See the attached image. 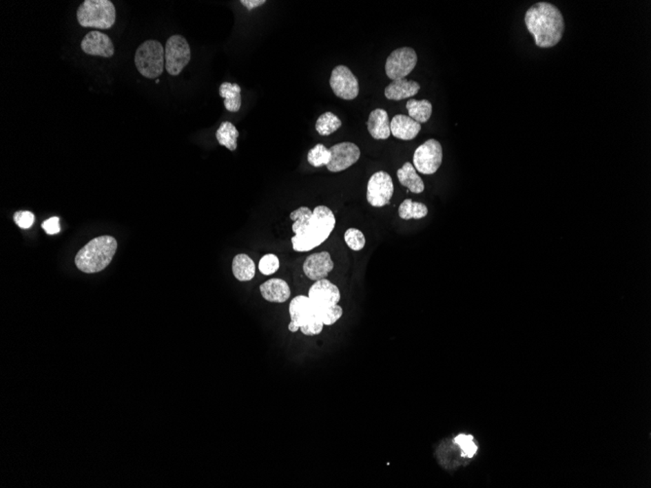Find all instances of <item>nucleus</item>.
Wrapping results in <instances>:
<instances>
[{
    "label": "nucleus",
    "instance_id": "obj_1",
    "mask_svg": "<svg viewBox=\"0 0 651 488\" xmlns=\"http://www.w3.org/2000/svg\"><path fill=\"white\" fill-rule=\"evenodd\" d=\"M291 226L295 235L291 237L293 250L298 253L309 252L328 240L335 226V213L326 206H317L313 211L300 207L291 213Z\"/></svg>",
    "mask_w": 651,
    "mask_h": 488
},
{
    "label": "nucleus",
    "instance_id": "obj_2",
    "mask_svg": "<svg viewBox=\"0 0 651 488\" xmlns=\"http://www.w3.org/2000/svg\"><path fill=\"white\" fill-rule=\"evenodd\" d=\"M526 29L540 48H551L563 39L565 19L558 7L549 2H538L526 11Z\"/></svg>",
    "mask_w": 651,
    "mask_h": 488
},
{
    "label": "nucleus",
    "instance_id": "obj_3",
    "mask_svg": "<svg viewBox=\"0 0 651 488\" xmlns=\"http://www.w3.org/2000/svg\"><path fill=\"white\" fill-rule=\"evenodd\" d=\"M116 250L117 242L114 237H97L77 253L75 264L84 273H97L107 268Z\"/></svg>",
    "mask_w": 651,
    "mask_h": 488
},
{
    "label": "nucleus",
    "instance_id": "obj_4",
    "mask_svg": "<svg viewBox=\"0 0 651 488\" xmlns=\"http://www.w3.org/2000/svg\"><path fill=\"white\" fill-rule=\"evenodd\" d=\"M81 27L110 30L116 20V11L110 0H85L77 10Z\"/></svg>",
    "mask_w": 651,
    "mask_h": 488
},
{
    "label": "nucleus",
    "instance_id": "obj_5",
    "mask_svg": "<svg viewBox=\"0 0 651 488\" xmlns=\"http://www.w3.org/2000/svg\"><path fill=\"white\" fill-rule=\"evenodd\" d=\"M135 65L143 76L158 78L165 67V49L157 41L143 42L136 51Z\"/></svg>",
    "mask_w": 651,
    "mask_h": 488
},
{
    "label": "nucleus",
    "instance_id": "obj_6",
    "mask_svg": "<svg viewBox=\"0 0 651 488\" xmlns=\"http://www.w3.org/2000/svg\"><path fill=\"white\" fill-rule=\"evenodd\" d=\"M192 51L189 42L180 34L173 35L166 42L165 69L169 74L177 76L189 65Z\"/></svg>",
    "mask_w": 651,
    "mask_h": 488
},
{
    "label": "nucleus",
    "instance_id": "obj_7",
    "mask_svg": "<svg viewBox=\"0 0 651 488\" xmlns=\"http://www.w3.org/2000/svg\"><path fill=\"white\" fill-rule=\"evenodd\" d=\"M413 167L423 175H433L443 162V149L438 140L430 138L415 149L413 157Z\"/></svg>",
    "mask_w": 651,
    "mask_h": 488
},
{
    "label": "nucleus",
    "instance_id": "obj_8",
    "mask_svg": "<svg viewBox=\"0 0 651 488\" xmlns=\"http://www.w3.org/2000/svg\"><path fill=\"white\" fill-rule=\"evenodd\" d=\"M394 194L391 176L384 171L373 173L366 187V200L373 207L382 208L389 205Z\"/></svg>",
    "mask_w": 651,
    "mask_h": 488
},
{
    "label": "nucleus",
    "instance_id": "obj_9",
    "mask_svg": "<svg viewBox=\"0 0 651 488\" xmlns=\"http://www.w3.org/2000/svg\"><path fill=\"white\" fill-rule=\"evenodd\" d=\"M417 63V55L410 47L396 49L385 63V72L391 81L404 79L413 72Z\"/></svg>",
    "mask_w": 651,
    "mask_h": 488
},
{
    "label": "nucleus",
    "instance_id": "obj_10",
    "mask_svg": "<svg viewBox=\"0 0 651 488\" xmlns=\"http://www.w3.org/2000/svg\"><path fill=\"white\" fill-rule=\"evenodd\" d=\"M330 85L335 95L342 100H352L358 97V79L345 65H338L333 70Z\"/></svg>",
    "mask_w": 651,
    "mask_h": 488
},
{
    "label": "nucleus",
    "instance_id": "obj_11",
    "mask_svg": "<svg viewBox=\"0 0 651 488\" xmlns=\"http://www.w3.org/2000/svg\"><path fill=\"white\" fill-rule=\"evenodd\" d=\"M309 297L314 306L321 312L338 305L340 300V288L328 279L315 282L309 290Z\"/></svg>",
    "mask_w": 651,
    "mask_h": 488
},
{
    "label": "nucleus",
    "instance_id": "obj_12",
    "mask_svg": "<svg viewBox=\"0 0 651 488\" xmlns=\"http://www.w3.org/2000/svg\"><path fill=\"white\" fill-rule=\"evenodd\" d=\"M331 160L327 168L330 172L338 173L347 170L359 160L360 149L353 142H344L331 147Z\"/></svg>",
    "mask_w": 651,
    "mask_h": 488
},
{
    "label": "nucleus",
    "instance_id": "obj_13",
    "mask_svg": "<svg viewBox=\"0 0 651 488\" xmlns=\"http://www.w3.org/2000/svg\"><path fill=\"white\" fill-rule=\"evenodd\" d=\"M291 323L298 328L304 327L316 322H321L320 312L314 306L309 297L298 295L291 299L289 305Z\"/></svg>",
    "mask_w": 651,
    "mask_h": 488
},
{
    "label": "nucleus",
    "instance_id": "obj_14",
    "mask_svg": "<svg viewBox=\"0 0 651 488\" xmlns=\"http://www.w3.org/2000/svg\"><path fill=\"white\" fill-rule=\"evenodd\" d=\"M333 267L335 264L328 252L312 253L307 257L302 265L305 276L314 282L327 279Z\"/></svg>",
    "mask_w": 651,
    "mask_h": 488
},
{
    "label": "nucleus",
    "instance_id": "obj_15",
    "mask_svg": "<svg viewBox=\"0 0 651 488\" xmlns=\"http://www.w3.org/2000/svg\"><path fill=\"white\" fill-rule=\"evenodd\" d=\"M81 49L88 55L100 56L103 58L112 57L114 54V46L112 39L107 34L97 30L86 34L81 42Z\"/></svg>",
    "mask_w": 651,
    "mask_h": 488
},
{
    "label": "nucleus",
    "instance_id": "obj_16",
    "mask_svg": "<svg viewBox=\"0 0 651 488\" xmlns=\"http://www.w3.org/2000/svg\"><path fill=\"white\" fill-rule=\"evenodd\" d=\"M422 130V125L410 116L404 114L395 115L390 121L392 136L402 140H411L417 138Z\"/></svg>",
    "mask_w": 651,
    "mask_h": 488
},
{
    "label": "nucleus",
    "instance_id": "obj_17",
    "mask_svg": "<svg viewBox=\"0 0 651 488\" xmlns=\"http://www.w3.org/2000/svg\"><path fill=\"white\" fill-rule=\"evenodd\" d=\"M260 292L263 299L273 304H284L291 297V288L288 284L279 278H272L265 282L260 285Z\"/></svg>",
    "mask_w": 651,
    "mask_h": 488
},
{
    "label": "nucleus",
    "instance_id": "obj_18",
    "mask_svg": "<svg viewBox=\"0 0 651 488\" xmlns=\"http://www.w3.org/2000/svg\"><path fill=\"white\" fill-rule=\"evenodd\" d=\"M366 127L375 140H387L391 136L389 114L384 109L373 110L369 116Z\"/></svg>",
    "mask_w": 651,
    "mask_h": 488
},
{
    "label": "nucleus",
    "instance_id": "obj_19",
    "mask_svg": "<svg viewBox=\"0 0 651 488\" xmlns=\"http://www.w3.org/2000/svg\"><path fill=\"white\" fill-rule=\"evenodd\" d=\"M420 85L417 81L408 79H398L392 81L385 88V97L391 100H402L404 98L413 97L420 91Z\"/></svg>",
    "mask_w": 651,
    "mask_h": 488
},
{
    "label": "nucleus",
    "instance_id": "obj_20",
    "mask_svg": "<svg viewBox=\"0 0 651 488\" xmlns=\"http://www.w3.org/2000/svg\"><path fill=\"white\" fill-rule=\"evenodd\" d=\"M399 182L413 193L420 194L424 191V182L417 175V170L411 162H406L402 168L397 171Z\"/></svg>",
    "mask_w": 651,
    "mask_h": 488
},
{
    "label": "nucleus",
    "instance_id": "obj_21",
    "mask_svg": "<svg viewBox=\"0 0 651 488\" xmlns=\"http://www.w3.org/2000/svg\"><path fill=\"white\" fill-rule=\"evenodd\" d=\"M232 273L238 281L253 280L256 276L255 262L246 253H239L232 260Z\"/></svg>",
    "mask_w": 651,
    "mask_h": 488
},
{
    "label": "nucleus",
    "instance_id": "obj_22",
    "mask_svg": "<svg viewBox=\"0 0 651 488\" xmlns=\"http://www.w3.org/2000/svg\"><path fill=\"white\" fill-rule=\"evenodd\" d=\"M220 97L223 98V105L225 109L230 112H238L240 110L241 87L237 83L223 82L218 90Z\"/></svg>",
    "mask_w": 651,
    "mask_h": 488
},
{
    "label": "nucleus",
    "instance_id": "obj_23",
    "mask_svg": "<svg viewBox=\"0 0 651 488\" xmlns=\"http://www.w3.org/2000/svg\"><path fill=\"white\" fill-rule=\"evenodd\" d=\"M406 107L409 112V116L420 124L426 123L431 117L432 110H433L432 104L428 100H418L411 98L406 103Z\"/></svg>",
    "mask_w": 651,
    "mask_h": 488
},
{
    "label": "nucleus",
    "instance_id": "obj_24",
    "mask_svg": "<svg viewBox=\"0 0 651 488\" xmlns=\"http://www.w3.org/2000/svg\"><path fill=\"white\" fill-rule=\"evenodd\" d=\"M216 138H217L218 144L227 147L230 151L236 150L239 132L231 122H223L220 126L218 127L217 133H216Z\"/></svg>",
    "mask_w": 651,
    "mask_h": 488
},
{
    "label": "nucleus",
    "instance_id": "obj_25",
    "mask_svg": "<svg viewBox=\"0 0 651 488\" xmlns=\"http://www.w3.org/2000/svg\"><path fill=\"white\" fill-rule=\"evenodd\" d=\"M398 213L402 220H422L428 215V208L420 202L406 199L399 207Z\"/></svg>",
    "mask_w": 651,
    "mask_h": 488
},
{
    "label": "nucleus",
    "instance_id": "obj_26",
    "mask_svg": "<svg viewBox=\"0 0 651 488\" xmlns=\"http://www.w3.org/2000/svg\"><path fill=\"white\" fill-rule=\"evenodd\" d=\"M342 120L337 116V115L333 114V112H325L319 116L318 120L316 121V128L317 133L320 136H330L331 134L337 132L338 129L342 127Z\"/></svg>",
    "mask_w": 651,
    "mask_h": 488
},
{
    "label": "nucleus",
    "instance_id": "obj_27",
    "mask_svg": "<svg viewBox=\"0 0 651 488\" xmlns=\"http://www.w3.org/2000/svg\"><path fill=\"white\" fill-rule=\"evenodd\" d=\"M330 149H327L325 145L318 144L315 145L307 154V161L312 167L320 168L322 166H327L331 160Z\"/></svg>",
    "mask_w": 651,
    "mask_h": 488
},
{
    "label": "nucleus",
    "instance_id": "obj_28",
    "mask_svg": "<svg viewBox=\"0 0 651 488\" xmlns=\"http://www.w3.org/2000/svg\"><path fill=\"white\" fill-rule=\"evenodd\" d=\"M344 241L354 252L363 250L366 245V238L363 232L357 229H349L344 233Z\"/></svg>",
    "mask_w": 651,
    "mask_h": 488
},
{
    "label": "nucleus",
    "instance_id": "obj_29",
    "mask_svg": "<svg viewBox=\"0 0 651 488\" xmlns=\"http://www.w3.org/2000/svg\"><path fill=\"white\" fill-rule=\"evenodd\" d=\"M280 268V260L273 253L263 255L258 264V270L265 276L273 275Z\"/></svg>",
    "mask_w": 651,
    "mask_h": 488
},
{
    "label": "nucleus",
    "instance_id": "obj_30",
    "mask_svg": "<svg viewBox=\"0 0 651 488\" xmlns=\"http://www.w3.org/2000/svg\"><path fill=\"white\" fill-rule=\"evenodd\" d=\"M342 314L343 310L342 307L338 304L335 305V306L321 312L320 320L321 322L324 323V326H333V323H337L338 321L342 318Z\"/></svg>",
    "mask_w": 651,
    "mask_h": 488
},
{
    "label": "nucleus",
    "instance_id": "obj_31",
    "mask_svg": "<svg viewBox=\"0 0 651 488\" xmlns=\"http://www.w3.org/2000/svg\"><path fill=\"white\" fill-rule=\"evenodd\" d=\"M455 443L462 448L463 456L472 457L477 452V445H475L471 436L460 435L457 436Z\"/></svg>",
    "mask_w": 651,
    "mask_h": 488
},
{
    "label": "nucleus",
    "instance_id": "obj_32",
    "mask_svg": "<svg viewBox=\"0 0 651 488\" xmlns=\"http://www.w3.org/2000/svg\"><path fill=\"white\" fill-rule=\"evenodd\" d=\"M14 222L20 229H29L34 222V215L32 213L22 211L14 215Z\"/></svg>",
    "mask_w": 651,
    "mask_h": 488
},
{
    "label": "nucleus",
    "instance_id": "obj_33",
    "mask_svg": "<svg viewBox=\"0 0 651 488\" xmlns=\"http://www.w3.org/2000/svg\"><path fill=\"white\" fill-rule=\"evenodd\" d=\"M41 226L48 235H55L61 230L60 218L57 217L49 218L42 224Z\"/></svg>",
    "mask_w": 651,
    "mask_h": 488
},
{
    "label": "nucleus",
    "instance_id": "obj_34",
    "mask_svg": "<svg viewBox=\"0 0 651 488\" xmlns=\"http://www.w3.org/2000/svg\"><path fill=\"white\" fill-rule=\"evenodd\" d=\"M323 328V323L316 322L304 326V327L300 328V330L302 332V335H307V337H315V335H320Z\"/></svg>",
    "mask_w": 651,
    "mask_h": 488
},
{
    "label": "nucleus",
    "instance_id": "obj_35",
    "mask_svg": "<svg viewBox=\"0 0 651 488\" xmlns=\"http://www.w3.org/2000/svg\"><path fill=\"white\" fill-rule=\"evenodd\" d=\"M240 3L245 6L249 11H251L253 9L262 6L263 4L267 3V1L265 0H241Z\"/></svg>",
    "mask_w": 651,
    "mask_h": 488
},
{
    "label": "nucleus",
    "instance_id": "obj_36",
    "mask_svg": "<svg viewBox=\"0 0 651 488\" xmlns=\"http://www.w3.org/2000/svg\"><path fill=\"white\" fill-rule=\"evenodd\" d=\"M288 328L291 332H298V330H300V328H298L297 326H295L293 325V323H289Z\"/></svg>",
    "mask_w": 651,
    "mask_h": 488
}]
</instances>
